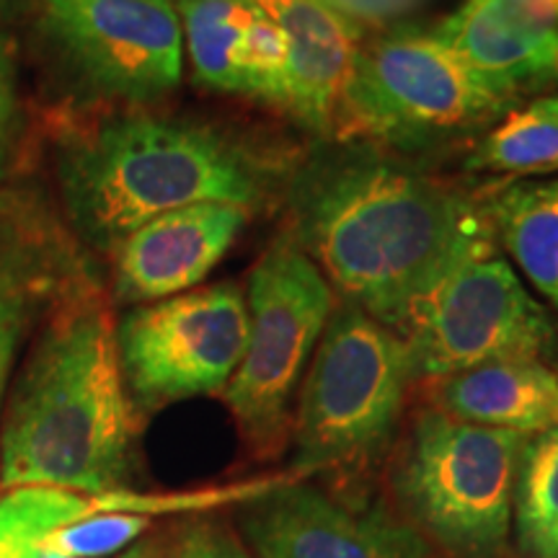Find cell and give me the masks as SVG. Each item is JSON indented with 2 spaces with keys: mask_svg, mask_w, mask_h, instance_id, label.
Masks as SVG:
<instances>
[{
  "mask_svg": "<svg viewBox=\"0 0 558 558\" xmlns=\"http://www.w3.org/2000/svg\"><path fill=\"white\" fill-rule=\"evenodd\" d=\"M288 209V235L331 290L399 337L460 264L494 248L488 202L360 145L300 166Z\"/></svg>",
  "mask_w": 558,
  "mask_h": 558,
  "instance_id": "1",
  "label": "cell"
},
{
  "mask_svg": "<svg viewBox=\"0 0 558 558\" xmlns=\"http://www.w3.org/2000/svg\"><path fill=\"white\" fill-rule=\"evenodd\" d=\"M137 422L109 303L94 290L70 292L34 339L0 416V494L120 492Z\"/></svg>",
  "mask_w": 558,
  "mask_h": 558,
  "instance_id": "2",
  "label": "cell"
},
{
  "mask_svg": "<svg viewBox=\"0 0 558 558\" xmlns=\"http://www.w3.org/2000/svg\"><path fill=\"white\" fill-rule=\"evenodd\" d=\"M62 207L88 246L111 254L124 235L177 207L267 199L277 163L215 124L124 107L60 137Z\"/></svg>",
  "mask_w": 558,
  "mask_h": 558,
  "instance_id": "3",
  "label": "cell"
},
{
  "mask_svg": "<svg viewBox=\"0 0 558 558\" xmlns=\"http://www.w3.org/2000/svg\"><path fill=\"white\" fill-rule=\"evenodd\" d=\"M527 435L418 411L388 465V505L442 558H507Z\"/></svg>",
  "mask_w": 558,
  "mask_h": 558,
  "instance_id": "4",
  "label": "cell"
},
{
  "mask_svg": "<svg viewBox=\"0 0 558 558\" xmlns=\"http://www.w3.org/2000/svg\"><path fill=\"white\" fill-rule=\"evenodd\" d=\"M411 383L407 341L357 305H337L292 411L295 478L378 458L399 427Z\"/></svg>",
  "mask_w": 558,
  "mask_h": 558,
  "instance_id": "5",
  "label": "cell"
},
{
  "mask_svg": "<svg viewBox=\"0 0 558 558\" xmlns=\"http://www.w3.org/2000/svg\"><path fill=\"white\" fill-rule=\"evenodd\" d=\"M512 107L435 32L396 26L362 39L337 140L418 150L488 128Z\"/></svg>",
  "mask_w": 558,
  "mask_h": 558,
  "instance_id": "6",
  "label": "cell"
},
{
  "mask_svg": "<svg viewBox=\"0 0 558 558\" xmlns=\"http://www.w3.org/2000/svg\"><path fill=\"white\" fill-rule=\"evenodd\" d=\"M248 344L222 399L246 450L275 460L292 435V401L337 298L288 233L264 251L248 279Z\"/></svg>",
  "mask_w": 558,
  "mask_h": 558,
  "instance_id": "7",
  "label": "cell"
},
{
  "mask_svg": "<svg viewBox=\"0 0 558 558\" xmlns=\"http://www.w3.org/2000/svg\"><path fill=\"white\" fill-rule=\"evenodd\" d=\"M246 344L248 305L235 284L135 305L117 320L122 378L137 416L222 393Z\"/></svg>",
  "mask_w": 558,
  "mask_h": 558,
  "instance_id": "8",
  "label": "cell"
},
{
  "mask_svg": "<svg viewBox=\"0 0 558 558\" xmlns=\"http://www.w3.org/2000/svg\"><path fill=\"white\" fill-rule=\"evenodd\" d=\"M47 47L83 94L148 107L179 88L184 32L173 0H32Z\"/></svg>",
  "mask_w": 558,
  "mask_h": 558,
  "instance_id": "9",
  "label": "cell"
},
{
  "mask_svg": "<svg viewBox=\"0 0 558 558\" xmlns=\"http://www.w3.org/2000/svg\"><path fill=\"white\" fill-rule=\"evenodd\" d=\"M554 337L548 313L494 248L460 264L401 333L414 380L427 383L488 362L541 360Z\"/></svg>",
  "mask_w": 558,
  "mask_h": 558,
  "instance_id": "10",
  "label": "cell"
},
{
  "mask_svg": "<svg viewBox=\"0 0 558 558\" xmlns=\"http://www.w3.org/2000/svg\"><path fill=\"white\" fill-rule=\"evenodd\" d=\"M239 530L256 558H442L388 501L300 478L239 505Z\"/></svg>",
  "mask_w": 558,
  "mask_h": 558,
  "instance_id": "11",
  "label": "cell"
},
{
  "mask_svg": "<svg viewBox=\"0 0 558 558\" xmlns=\"http://www.w3.org/2000/svg\"><path fill=\"white\" fill-rule=\"evenodd\" d=\"M248 218V207L197 202L135 228L111 251L114 300L145 305L194 290L218 267Z\"/></svg>",
  "mask_w": 558,
  "mask_h": 558,
  "instance_id": "12",
  "label": "cell"
},
{
  "mask_svg": "<svg viewBox=\"0 0 558 558\" xmlns=\"http://www.w3.org/2000/svg\"><path fill=\"white\" fill-rule=\"evenodd\" d=\"M558 0H465L437 37L509 101L556 78Z\"/></svg>",
  "mask_w": 558,
  "mask_h": 558,
  "instance_id": "13",
  "label": "cell"
},
{
  "mask_svg": "<svg viewBox=\"0 0 558 558\" xmlns=\"http://www.w3.org/2000/svg\"><path fill=\"white\" fill-rule=\"evenodd\" d=\"M288 37L284 109L320 135L337 137L349 78L365 34L320 0H254Z\"/></svg>",
  "mask_w": 558,
  "mask_h": 558,
  "instance_id": "14",
  "label": "cell"
},
{
  "mask_svg": "<svg viewBox=\"0 0 558 558\" xmlns=\"http://www.w3.org/2000/svg\"><path fill=\"white\" fill-rule=\"evenodd\" d=\"M435 409L478 424L538 435L558 424V375L541 360L488 362L435 383Z\"/></svg>",
  "mask_w": 558,
  "mask_h": 558,
  "instance_id": "15",
  "label": "cell"
},
{
  "mask_svg": "<svg viewBox=\"0 0 558 558\" xmlns=\"http://www.w3.org/2000/svg\"><path fill=\"white\" fill-rule=\"evenodd\" d=\"M494 233L558 311V179L522 181L488 199Z\"/></svg>",
  "mask_w": 558,
  "mask_h": 558,
  "instance_id": "16",
  "label": "cell"
},
{
  "mask_svg": "<svg viewBox=\"0 0 558 558\" xmlns=\"http://www.w3.org/2000/svg\"><path fill=\"white\" fill-rule=\"evenodd\" d=\"M194 78L202 86L235 94V58L246 26L259 5L254 0H173Z\"/></svg>",
  "mask_w": 558,
  "mask_h": 558,
  "instance_id": "17",
  "label": "cell"
},
{
  "mask_svg": "<svg viewBox=\"0 0 558 558\" xmlns=\"http://www.w3.org/2000/svg\"><path fill=\"white\" fill-rule=\"evenodd\" d=\"M512 522L525 558H538L558 543V424L530 435L520 452Z\"/></svg>",
  "mask_w": 558,
  "mask_h": 558,
  "instance_id": "18",
  "label": "cell"
},
{
  "mask_svg": "<svg viewBox=\"0 0 558 558\" xmlns=\"http://www.w3.org/2000/svg\"><path fill=\"white\" fill-rule=\"evenodd\" d=\"M471 171L548 173L558 171V99L543 96L525 104L481 140L469 158Z\"/></svg>",
  "mask_w": 558,
  "mask_h": 558,
  "instance_id": "19",
  "label": "cell"
},
{
  "mask_svg": "<svg viewBox=\"0 0 558 558\" xmlns=\"http://www.w3.org/2000/svg\"><path fill=\"white\" fill-rule=\"evenodd\" d=\"M94 518V494L19 486L0 497V558H39L41 541L70 522Z\"/></svg>",
  "mask_w": 558,
  "mask_h": 558,
  "instance_id": "20",
  "label": "cell"
},
{
  "mask_svg": "<svg viewBox=\"0 0 558 558\" xmlns=\"http://www.w3.org/2000/svg\"><path fill=\"white\" fill-rule=\"evenodd\" d=\"M235 94L284 107L288 94V37L262 9L243 32L235 58Z\"/></svg>",
  "mask_w": 558,
  "mask_h": 558,
  "instance_id": "21",
  "label": "cell"
},
{
  "mask_svg": "<svg viewBox=\"0 0 558 558\" xmlns=\"http://www.w3.org/2000/svg\"><path fill=\"white\" fill-rule=\"evenodd\" d=\"M37 292L39 277L32 256L21 246H0V409Z\"/></svg>",
  "mask_w": 558,
  "mask_h": 558,
  "instance_id": "22",
  "label": "cell"
},
{
  "mask_svg": "<svg viewBox=\"0 0 558 558\" xmlns=\"http://www.w3.org/2000/svg\"><path fill=\"white\" fill-rule=\"evenodd\" d=\"M150 527L153 518L145 514H94L52 530L39 548L75 558H109L143 541Z\"/></svg>",
  "mask_w": 558,
  "mask_h": 558,
  "instance_id": "23",
  "label": "cell"
},
{
  "mask_svg": "<svg viewBox=\"0 0 558 558\" xmlns=\"http://www.w3.org/2000/svg\"><path fill=\"white\" fill-rule=\"evenodd\" d=\"M150 558H254L246 541L235 533L233 525L220 518L199 512L171 525L166 533L150 535Z\"/></svg>",
  "mask_w": 558,
  "mask_h": 558,
  "instance_id": "24",
  "label": "cell"
},
{
  "mask_svg": "<svg viewBox=\"0 0 558 558\" xmlns=\"http://www.w3.org/2000/svg\"><path fill=\"white\" fill-rule=\"evenodd\" d=\"M362 34L390 32L429 0H320Z\"/></svg>",
  "mask_w": 558,
  "mask_h": 558,
  "instance_id": "25",
  "label": "cell"
},
{
  "mask_svg": "<svg viewBox=\"0 0 558 558\" xmlns=\"http://www.w3.org/2000/svg\"><path fill=\"white\" fill-rule=\"evenodd\" d=\"M13 122H16V83H0V192L11 171Z\"/></svg>",
  "mask_w": 558,
  "mask_h": 558,
  "instance_id": "26",
  "label": "cell"
},
{
  "mask_svg": "<svg viewBox=\"0 0 558 558\" xmlns=\"http://www.w3.org/2000/svg\"><path fill=\"white\" fill-rule=\"evenodd\" d=\"M0 83H16V58L11 39L0 32Z\"/></svg>",
  "mask_w": 558,
  "mask_h": 558,
  "instance_id": "27",
  "label": "cell"
},
{
  "mask_svg": "<svg viewBox=\"0 0 558 558\" xmlns=\"http://www.w3.org/2000/svg\"><path fill=\"white\" fill-rule=\"evenodd\" d=\"M153 556V538L148 535V538L137 541L135 546H130L128 550H122L120 556L117 558H150Z\"/></svg>",
  "mask_w": 558,
  "mask_h": 558,
  "instance_id": "28",
  "label": "cell"
},
{
  "mask_svg": "<svg viewBox=\"0 0 558 558\" xmlns=\"http://www.w3.org/2000/svg\"><path fill=\"white\" fill-rule=\"evenodd\" d=\"M32 0H0V21H9L16 16L19 11H24Z\"/></svg>",
  "mask_w": 558,
  "mask_h": 558,
  "instance_id": "29",
  "label": "cell"
},
{
  "mask_svg": "<svg viewBox=\"0 0 558 558\" xmlns=\"http://www.w3.org/2000/svg\"><path fill=\"white\" fill-rule=\"evenodd\" d=\"M538 558H558V543H556V546H550L546 554H541Z\"/></svg>",
  "mask_w": 558,
  "mask_h": 558,
  "instance_id": "30",
  "label": "cell"
},
{
  "mask_svg": "<svg viewBox=\"0 0 558 558\" xmlns=\"http://www.w3.org/2000/svg\"><path fill=\"white\" fill-rule=\"evenodd\" d=\"M39 558H75V556H62V554H52V550H41Z\"/></svg>",
  "mask_w": 558,
  "mask_h": 558,
  "instance_id": "31",
  "label": "cell"
},
{
  "mask_svg": "<svg viewBox=\"0 0 558 558\" xmlns=\"http://www.w3.org/2000/svg\"><path fill=\"white\" fill-rule=\"evenodd\" d=\"M556 78H558V60H556Z\"/></svg>",
  "mask_w": 558,
  "mask_h": 558,
  "instance_id": "32",
  "label": "cell"
}]
</instances>
